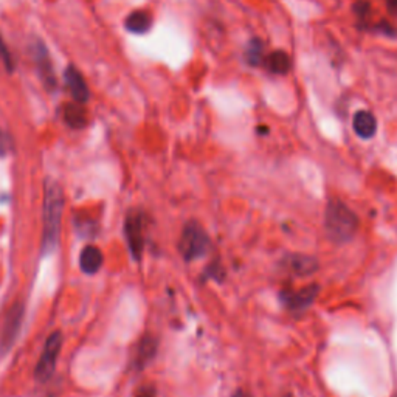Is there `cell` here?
<instances>
[{
    "label": "cell",
    "instance_id": "obj_7",
    "mask_svg": "<svg viewBox=\"0 0 397 397\" xmlns=\"http://www.w3.org/2000/svg\"><path fill=\"white\" fill-rule=\"evenodd\" d=\"M318 295V285H308L299 290H287L281 295L283 303L292 310H303L313 303Z\"/></svg>",
    "mask_w": 397,
    "mask_h": 397
},
{
    "label": "cell",
    "instance_id": "obj_17",
    "mask_svg": "<svg viewBox=\"0 0 397 397\" xmlns=\"http://www.w3.org/2000/svg\"><path fill=\"white\" fill-rule=\"evenodd\" d=\"M262 53H264L262 44H261L257 39H255V40H252V43H250V45H248V48H247V52H246L247 61L250 62V64H253V66L261 64Z\"/></svg>",
    "mask_w": 397,
    "mask_h": 397
},
{
    "label": "cell",
    "instance_id": "obj_19",
    "mask_svg": "<svg viewBox=\"0 0 397 397\" xmlns=\"http://www.w3.org/2000/svg\"><path fill=\"white\" fill-rule=\"evenodd\" d=\"M8 151H10L8 138H6L3 132L0 130V157H5L6 154H8Z\"/></svg>",
    "mask_w": 397,
    "mask_h": 397
},
{
    "label": "cell",
    "instance_id": "obj_21",
    "mask_svg": "<svg viewBox=\"0 0 397 397\" xmlns=\"http://www.w3.org/2000/svg\"><path fill=\"white\" fill-rule=\"evenodd\" d=\"M385 5H387V10L391 13L393 16L397 17V0H385Z\"/></svg>",
    "mask_w": 397,
    "mask_h": 397
},
{
    "label": "cell",
    "instance_id": "obj_12",
    "mask_svg": "<svg viewBox=\"0 0 397 397\" xmlns=\"http://www.w3.org/2000/svg\"><path fill=\"white\" fill-rule=\"evenodd\" d=\"M103 253L98 247L95 246H87L82 248L81 256H80V266L81 270L87 275H95L98 274L101 266H103Z\"/></svg>",
    "mask_w": 397,
    "mask_h": 397
},
{
    "label": "cell",
    "instance_id": "obj_3",
    "mask_svg": "<svg viewBox=\"0 0 397 397\" xmlns=\"http://www.w3.org/2000/svg\"><path fill=\"white\" fill-rule=\"evenodd\" d=\"M210 238L197 222H190L185 225L182 236H180L179 250L186 261H196L204 257L210 250Z\"/></svg>",
    "mask_w": 397,
    "mask_h": 397
},
{
    "label": "cell",
    "instance_id": "obj_14",
    "mask_svg": "<svg viewBox=\"0 0 397 397\" xmlns=\"http://www.w3.org/2000/svg\"><path fill=\"white\" fill-rule=\"evenodd\" d=\"M264 64L269 68V72L276 75H285L290 72L292 61L290 57L283 50H278L267 54V58L264 59Z\"/></svg>",
    "mask_w": 397,
    "mask_h": 397
},
{
    "label": "cell",
    "instance_id": "obj_16",
    "mask_svg": "<svg viewBox=\"0 0 397 397\" xmlns=\"http://www.w3.org/2000/svg\"><path fill=\"white\" fill-rule=\"evenodd\" d=\"M156 352H157V341L152 337H144L137 347L135 365L138 368H144L146 364H149V361L154 359Z\"/></svg>",
    "mask_w": 397,
    "mask_h": 397
},
{
    "label": "cell",
    "instance_id": "obj_4",
    "mask_svg": "<svg viewBox=\"0 0 397 397\" xmlns=\"http://www.w3.org/2000/svg\"><path fill=\"white\" fill-rule=\"evenodd\" d=\"M61 346H62V334L53 332L52 336L47 338L43 355H40L36 369H34V377H36L38 382L45 383L52 379L54 368H57Z\"/></svg>",
    "mask_w": 397,
    "mask_h": 397
},
{
    "label": "cell",
    "instance_id": "obj_13",
    "mask_svg": "<svg viewBox=\"0 0 397 397\" xmlns=\"http://www.w3.org/2000/svg\"><path fill=\"white\" fill-rule=\"evenodd\" d=\"M124 27L126 30L134 33V34H143L146 31L151 30L152 27V16L151 13L138 10V11H132L130 15L124 20Z\"/></svg>",
    "mask_w": 397,
    "mask_h": 397
},
{
    "label": "cell",
    "instance_id": "obj_15",
    "mask_svg": "<svg viewBox=\"0 0 397 397\" xmlns=\"http://www.w3.org/2000/svg\"><path fill=\"white\" fill-rule=\"evenodd\" d=\"M64 121L73 129H82L87 126V114L78 103L66 104L64 106Z\"/></svg>",
    "mask_w": 397,
    "mask_h": 397
},
{
    "label": "cell",
    "instance_id": "obj_6",
    "mask_svg": "<svg viewBox=\"0 0 397 397\" xmlns=\"http://www.w3.org/2000/svg\"><path fill=\"white\" fill-rule=\"evenodd\" d=\"M124 234L132 256L140 260L144 248V216L140 211H132L124 222Z\"/></svg>",
    "mask_w": 397,
    "mask_h": 397
},
{
    "label": "cell",
    "instance_id": "obj_8",
    "mask_svg": "<svg viewBox=\"0 0 397 397\" xmlns=\"http://www.w3.org/2000/svg\"><path fill=\"white\" fill-rule=\"evenodd\" d=\"M281 266L285 271L295 276H308L318 269V262L315 257L308 255H287L283 260Z\"/></svg>",
    "mask_w": 397,
    "mask_h": 397
},
{
    "label": "cell",
    "instance_id": "obj_5",
    "mask_svg": "<svg viewBox=\"0 0 397 397\" xmlns=\"http://www.w3.org/2000/svg\"><path fill=\"white\" fill-rule=\"evenodd\" d=\"M22 322H24V304L16 303L10 309V312L6 313L2 329H0V352L5 354L11 350L19 336L20 327H22Z\"/></svg>",
    "mask_w": 397,
    "mask_h": 397
},
{
    "label": "cell",
    "instance_id": "obj_18",
    "mask_svg": "<svg viewBox=\"0 0 397 397\" xmlns=\"http://www.w3.org/2000/svg\"><path fill=\"white\" fill-rule=\"evenodd\" d=\"M0 62H2L8 72H13V68H15V66H13V58L8 52V47H6V44L3 43L2 36H0Z\"/></svg>",
    "mask_w": 397,
    "mask_h": 397
},
{
    "label": "cell",
    "instance_id": "obj_10",
    "mask_svg": "<svg viewBox=\"0 0 397 397\" xmlns=\"http://www.w3.org/2000/svg\"><path fill=\"white\" fill-rule=\"evenodd\" d=\"M33 57H34V61H36L38 70H39L40 78H43V81H44V84L48 89L57 87V76H54V72H53L52 61H50V58H48V53L45 50V47L40 44L39 40L33 48Z\"/></svg>",
    "mask_w": 397,
    "mask_h": 397
},
{
    "label": "cell",
    "instance_id": "obj_1",
    "mask_svg": "<svg viewBox=\"0 0 397 397\" xmlns=\"http://www.w3.org/2000/svg\"><path fill=\"white\" fill-rule=\"evenodd\" d=\"M62 211H64V194L61 186L54 180H47L44 194V253H52L58 246Z\"/></svg>",
    "mask_w": 397,
    "mask_h": 397
},
{
    "label": "cell",
    "instance_id": "obj_11",
    "mask_svg": "<svg viewBox=\"0 0 397 397\" xmlns=\"http://www.w3.org/2000/svg\"><path fill=\"white\" fill-rule=\"evenodd\" d=\"M352 129L360 138H371L377 132V120L368 110H359L352 118Z\"/></svg>",
    "mask_w": 397,
    "mask_h": 397
},
{
    "label": "cell",
    "instance_id": "obj_2",
    "mask_svg": "<svg viewBox=\"0 0 397 397\" xmlns=\"http://www.w3.org/2000/svg\"><path fill=\"white\" fill-rule=\"evenodd\" d=\"M324 227L329 239L343 244L351 241L359 230V218L341 200H331L326 207Z\"/></svg>",
    "mask_w": 397,
    "mask_h": 397
},
{
    "label": "cell",
    "instance_id": "obj_20",
    "mask_svg": "<svg viewBox=\"0 0 397 397\" xmlns=\"http://www.w3.org/2000/svg\"><path fill=\"white\" fill-rule=\"evenodd\" d=\"M135 397H157V394H156V389L152 387H144L137 393Z\"/></svg>",
    "mask_w": 397,
    "mask_h": 397
},
{
    "label": "cell",
    "instance_id": "obj_9",
    "mask_svg": "<svg viewBox=\"0 0 397 397\" xmlns=\"http://www.w3.org/2000/svg\"><path fill=\"white\" fill-rule=\"evenodd\" d=\"M64 80H66L68 92H70L75 103L84 104V103L89 101L90 92H89L87 82H86L84 76L81 75V72L78 70V68L73 67V66L67 67V70L64 73Z\"/></svg>",
    "mask_w": 397,
    "mask_h": 397
}]
</instances>
